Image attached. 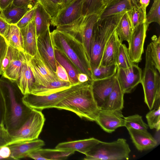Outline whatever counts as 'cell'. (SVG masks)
Instances as JSON below:
<instances>
[{"instance_id": "cell-23", "label": "cell", "mask_w": 160, "mask_h": 160, "mask_svg": "<svg viewBox=\"0 0 160 160\" xmlns=\"http://www.w3.org/2000/svg\"><path fill=\"white\" fill-rule=\"evenodd\" d=\"M124 95L117 80L112 90L100 109L122 111L124 108Z\"/></svg>"}, {"instance_id": "cell-51", "label": "cell", "mask_w": 160, "mask_h": 160, "mask_svg": "<svg viewBox=\"0 0 160 160\" xmlns=\"http://www.w3.org/2000/svg\"><path fill=\"white\" fill-rule=\"evenodd\" d=\"M13 1V0H0V11L7 8Z\"/></svg>"}, {"instance_id": "cell-3", "label": "cell", "mask_w": 160, "mask_h": 160, "mask_svg": "<svg viewBox=\"0 0 160 160\" xmlns=\"http://www.w3.org/2000/svg\"><path fill=\"white\" fill-rule=\"evenodd\" d=\"M92 82H88L71 93L54 108L69 111L80 118L95 121L100 108L93 96Z\"/></svg>"}, {"instance_id": "cell-37", "label": "cell", "mask_w": 160, "mask_h": 160, "mask_svg": "<svg viewBox=\"0 0 160 160\" xmlns=\"http://www.w3.org/2000/svg\"><path fill=\"white\" fill-rule=\"evenodd\" d=\"M134 63L130 59L126 45L122 43L120 45L116 63L118 68L126 69L129 68Z\"/></svg>"}, {"instance_id": "cell-5", "label": "cell", "mask_w": 160, "mask_h": 160, "mask_svg": "<svg viewBox=\"0 0 160 160\" xmlns=\"http://www.w3.org/2000/svg\"><path fill=\"white\" fill-rule=\"evenodd\" d=\"M145 67L141 83L143 87L144 101L150 110L160 107V77L151 59L149 44L146 50Z\"/></svg>"}, {"instance_id": "cell-13", "label": "cell", "mask_w": 160, "mask_h": 160, "mask_svg": "<svg viewBox=\"0 0 160 160\" xmlns=\"http://www.w3.org/2000/svg\"><path fill=\"white\" fill-rule=\"evenodd\" d=\"M95 122L104 131L108 133H111L125 125L122 111L100 109Z\"/></svg>"}, {"instance_id": "cell-60", "label": "cell", "mask_w": 160, "mask_h": 160, "mask_svg": "<svg viewBox=\"0 0 160 160\" xmlns=\"http://www.w3.org/2000/svg\"><path fill=\"white\" fill-rule=\"evenodd\" d=\"M2 158L0 157V159H2Z\"/></svg>"}, {"instance_id": "cell-22", "label": "cell", "mask_w": 160, "mask_h": 160, "mask_svg": "<svg viewBox=\"0 0 160 160\" xmlns=\"http://www.w3.org/2000/svg\"><path fill=\"white\" fill-rule=\"evenodd\" d=\"M100 140L94 138L61 142L55 148L67 150L77 151L85 155L88 153Z\"/></svg>"}, {"instance_id": "cell-15", "label": "cell", "mask_w": 160, "mask_h": 160, "mask_svg": "<svg viewBox=\"0 0 160 160\" xmlns=\"http://www.w3.org/2000/svg\"><path fill=\"white\" fill-rule=\"evenodd\" d=\"M116 80L115 75L109 78L92 81V88L93 96L100 109L112 90Z\"/></svg>"}, {"instance_id": "cell-26", "label": "cell", "mask_w": 160, "mask_h": 160, "mask_svg": "<svg viewBox=\"0 0 160 160\" xmlns=\"http://www.w3.org/2000/svg\"><path fill=\"white\" fill-rule=\"evenodd\" d=\"M34 6L29 5L19 7L12 3L6 9L0 11V15L10 24L16 25L24 14Z\"/></svg>"}, {"instance_id": "cell-45", "label": "cell", "mask_w": 160, "mask_h": 160, "mask_svg": "<svg viewBox=\"0 0 160 160\" xmlns=\"http://www.w3.org/2000/svg\"><path fill=\"white\" fill-rule=\"evenodd\" d=\"M12 47L8 44L7 52L2 63V74L8 68L12 57Z\"/></svg>"}, {"instance_id": "cell-28", "label": "cell", "mask_w": 160, "mask_h": 160, "mask_svg": "<svg viewBox=\"0 0 160 160\" xmlns=\"http://www.w3.org/2000/svg\"><path fill=\"white\" fill-rule=\"evenodd\" d=\"M35 23L37 38L50 27L51 19L42 7L38 3L35 9Z\"/></svg>"}, {"instance_id": "cell-20", "label": "cell", "mask_w": 160, "mask_h": 160, "mask_svg": "<svg viewBox=\"0 0 160 160\" xmlns=\"http://www.w3.org/2000/svg\"><path fill=\"white\" fill-rule=\"evenodd\" d=\"M26 62L24 52L12 47V57L8 66L2 75L10 80H16L23 64Z\"/></svg>"}, {"instance_id": "cell-43", "label": "cell", "mask_w": 160, "mask_h": 160, "mask_svg": "<svg viewBox=\"0 0 160 160\" xmlns=\"http://www.w3.org/2000/svg\"><path fill=\"white\" fill-rule=\"evenodd\" d=\"M8 44L5 38L0 35V75H2V61L7 52Z\"/></svg>"}, {"instance_id": "cell-38", "label": "cell", "mask_w": 160, "mask_h": 160, "mask_svg": "<svg viewBox=\"0 0 160 160\" xmlns=\"http://www.w3.org/2000/svg\"><path fill=\"white\" fill-rule=\"evenodd\" d=\"M50 15L51 24L55 20L59 13L61 6L56 0H36Z\"/></svg>"}, {"instance_id": "cell-39", "label": "cell", "mask_w": 160, "mask_h": 160, "mask_svg": "<svg viewBox=\"0 0 160 160\" xmlns=\"http://www.w3.org/2000/svg\"><path fill=\"white\" fill-rule=\"evenodd\" d=\"M152 62L159 72L160 73V37H156L149 44Z\"/></svg>"}, {"instance_id": "cell-49", "label": "cell", "mask_w": 160, "mask_h": 160, "mask_svg": "<svg viewBox=\"0 0 160 160\" xmlns=\"http://www.w3.org/2000/svg\"><path fill=\"white\" fill-rule=\"evenodd\" d=\"M11 154V150L8 146H3L0 148V157L2 159H11L10 158Z\"/></svg>"}, {"instance_id": "cell-1", "label": "cell", "mask_w": 160, "mask_h": 160, "mask_svg": "<svg viewBox=\"0 0 160 160\" xmlns=\"http://www.w3.org/2000/svg\"><path fill=\"white\" fill-rule=\"evenodd\" d=\"M0 91L5 106L4 125L9 134L22 125L32 109L24 103V95L15 81L2 75L0 78Z\"/></svg>"}, {"instance_id": "cell-21", "label": "cell", "mask_w": 160, "mask_h": 160, "mask_svg": "<svg viewBox=\"0 0 160 160\" xmlns=\"http://www.w3.org/2000/svg\"><path fill=\"white\" fill-rule=\"evenodd\" d=\"M20 30L23 38V52L31 56H34L37 50V38L34 18Z\"/></svg>"}, {"instance_id": "cell-18", "label": "cell", "mask_w": 160, "mask_h": 160, "mask_svg": "<svg viewBox=\"0 0 160 160\" xmlns=\"http://www.w3.org/2000/svg\"><path fill=\"white\" fill-rule=\"evenodd\" d=\"M82 0H77L64 10L60 11L51 23L57 27L69 24L82 16Z\"/></svg>"}, {"instance_id": "cell-42", "label": "cell", "mask_w": 160, "mask_h": 160, "mask_svg": "<svg viewBox=\"0 0 160 160\" xmlns=\"http://www.w3.org/2000/svg\"><path fill=\"white\" fill-rule=\"evenodd\" d=\"M37 5L32 8L28 11L16 24V25L20 29L26 27L31 21L34 18L35 9Z\"/></svg>"}, {"instance_id": "cell-44", "label": "cell", "mask_w": 160, "mask_h": 160, "mask_svg": "<svg viewBox=\"0 0 160 160\" xmlns=\"http://www.w3.org/2000/svg\"><path fill=\"white\" fill-rule=\"evenodd\" d=\"M56 74L58 78L61 80L70 82L68 74L65 69L56 61Z\"/></svg>"}, {"instance_id": "cell-27", "label": "cell", "mask_w": 160, "mask_h": 160, "mask_svg": "<svg viewBox=\"0 0 160 160\" xmlns=\"http://www.w3.org/2000/svg\"><path fill=\"white\" fill-rule=\"evenodd\" d=\"M56 61L63 66L66 70L70 82L72 85L80 82L78 81V76L81 73L71 61L60 51L54 49Z\"/></svg>"}, {"instance_id": "cell-24", "label": "cell", "mask_w": 160, "mask_h": 160, "mask_svg": "<svg viewBox=\"0 0 160 160\" xmlns=\"http://www.w3.org/2000/svg\"><path fill=\"white\" fill-rule=\"evenodd\" d=\"M74 85L70 82L59 79L44 86L34 85L30 93L37 95H46L67 89Z\"/></svg>"}, {"instance_id": "cell-40", "label": "cell", "mask_w": 160, "mask_h": 160, "mask_svg": "<svg viewBox=\"0 0 160 160\" xmlns=\"http://www.w3.org/2000/svg\"><path fill=\"white\" fill-rule=\"evenodd\" d=\"M148 127L151 129H155L157 131L160 129V107L150 110L146 115Z\"/></svg>"}, {"instance_id": "cell-2", "label": "cell", "mask_w": 160, "mask_h": 160, "mask_svg": "<svg viewBox=\"0 0 160 160\" xmlns=\"http://www.w3.org/2000/svg\"><path fill=\"white\" fill-rule=\"evenodd\" d=\"M54 49L63 53L81 73L92 81L90 61L82 43L70 34L55 29L51 32Z\"/></svg>"}, {"instance_id": "cell-47", "label": "cell", "mask_w": 160, "mask_h": 160, "mask_svg": "<svg viewBox=\"0 0 160 160\" xmlns=\"http://www.w3.org/2000/svg\"><path fill=\"white\" fill-rule=\"evenodd\" d=\"M38 3L36 0H13L12 4L16 6L22 7L29 5L34 6Z\"/></svg>"}, {"instance_id": "cell-9", "label": "cell", "mask_w": 160, "mask_h": 160, "mask_svg": "<svg viewBox=\"0 0 160 160\" xmlns=\"http://www.w3.org/2000/svg\"><path fill=\"white\" fill-rule=\"evenodd\" d=\"M79 82L65 90L46 95H37L29 93L24 95L23 101L24 104L31 109L42 110L54 108L55 107L66 97L74 91L89 82Z\"/></svg>"}, {"instance_id": "cell-55", "label": "cell", "mask_w": 160, "mask_h": 160, "mask_svg": "<svg viewBox=\"0 0 160 160\" xmlns=\"http://www.w3.org/2000/svg\"><path fill=\"white\" fill-rule=\"evenodd\" d=\"M149 2L150 0H139L140 6L146 10V8L148 5Z\"/></svg>"}, {"instance_id": "cell-32", "label": "cell", "mask_w": 160, "mask_h": 160, "mask_svg": "<svg viewBox=\"0 0 160 160\" xmlns=\"http://www.w3.org/2000/svg\"><path fill=\"white\" fill-rule=\"evenodd\" d=\"M46 160H61L66 159L70 155L73 154L74 151L56 149H42L37 150Z\"/></svg>"}, {"instance_id": "cell-16", "label": "cell", "mask_w": 160, "mask_h": 160, "mask_svg": "<svg viewBox=\"0 0 160 160\" xmlns=\"http://www.w3.org/2000/svg\"><path fill=\"white\" fill-rule=\"evenodd\" d=\"M44 145L43 141L38 139L14 143L7 146L11 150V159L18 160L28 157L30 154L41 148Z\"/></svg>"}, {"instance_id": "cell-12", "label": "cell", "mask_w": 160, "mask_h": 160, "mask_svg": "<svg viewBox=\"0 0 160 160\" xmlns=\"http://www.w3.org/2000/svg\"><path fill=\"white\" fill-rule=\"evenodd\" d=\"M115 75L123 93H129L141 83L142 71L138 65L134 64L127 68H118Z\"/></svg>"}, {"instance_id": "cell-30", "label": "cell", "mask_w": 160, "mask_h": 160, "mask_svg": "<svg viewBox=\"0 0 160 160\" xmlns=\"http://www.w3.org/2000/svg\"><path fill=\"white\" fill-rule=\"evenodd\" d=\"M126 13L132 30L137 26L146 21V10L138 4L133 6Z\"/></svg>"}, {"instance_id": "cell-53", "label": "cell", "mask_w": 160, "mask_h": 160, "mask_svg": "<svg viewBox=\"0 0 160 160\" xmlns=\"http://www.w3.org/2000/svg\"><path fill=\"white\" fill-rule=\"evenodd\" d=\"M9 142V136H0V148L3 146L8 145Z\"/></svg>"}, {"instance_id": "cell-34", "label": "cell", "mask_w": 160, "mask_h": 160, "mask_svg": "<svg viewBox=\"0 0 160 160\" xmlns=\"http://www.w3.org/2000/svg\"><path fill=\"white\" fill-rule=\"evenodd\" d=\"M115 31L121 43L125 41L128 42L132 30L126 12L122 15Z\"/></svg>"}, {"instance_id": "cell-48", "label": "cell", "mask_w": 160, "mask_h": 160, "mask_svg": "<svg viewBox=\"0 0 160 160\" xmlns=\"http://www.w3.org/2000/svg\"><path fill=\"white\" fill-rule=\"evenodd\" d=\"M5 108L3 98L0 91V126L4 125Z\"/></svg>"}, {"instance_id": "cell-33", "label": "cell", "mask_w": 160, "mask_h": 160, "mask_svg": "<svg viewBox=\"0 0 160 160\" xmlns=\"http://www.w3.org/2000/svg\"><path fill=\"white\" fill-rule=\"evenodd\" d=\"M92 79L96 80L104 79L116 74L118 67L116 64L102 66L98 67H91Z\"/></svg>"}, {"instance_id": "cell-8", "label": "cell", "mask_w": 160, "mask_h": 160, "mask_svg": "<svg viewBox=\"0 0 160 160\" xmlns=\"http://www.w3.org/2000/svg\"><path fill=\"white\" fill-rule=\"evenodd\" d=\"M45 120L41 111L32 109L22 125L18 129L9 134L10 142L8 144L38 139Z\"/></svg>"}, {"instance_id": "cell-7", "label": "cell", "mask_w": 160, "mask_h": 160, "mask_svg": "<svg viewBox=\"0 0 160 160\" xmlns=\"http://www.w3.org/2000/svg\"><path fill=\"white\" fill-rule=\"evenodd\" d=\"M99 18V15L96 14L82 16L69 24L56 27V29L68 33L79 40L90 61V42L96 23Z\"/></svg>"}, {"instance_id": "cell-54", "label": "cell", "mask_w": 160, "mask_h": 160, "mask_svg": "<svg viewBox=\"0 0 160 160\" xmlns=\"http://www.w3.org/2000/svg\"><path fill=\"white\" fill-rule=\"evenodd\" d=\"M120 0H102V3L104 7V10L107 8L116 3Z\"/></svg>"}, {"instance_id": "cell-10", "label": "cell", "mask_w": 160, "mask_h": 160, "mask_svg": "<svg viewBox=\"0 0 160 160\" xmlns=\"http://www.w3.org/2000/svg\"><path fill=\"white\" fill-rule=\"evenodd\" d=\"M25 54L27 63L34 77L33 85L44 86L59 79L56 74L44 61L37 48L36 53L33 56L25 53Z\"/></svg>"}, {"instance_id": "cell-11", "label": "cell", "mask_w": 160, "mask_h": 160, "mask_svg": "<svg viewBox=\"0 0 160 160\" xmlns=\"http://www.w3.org/2000/svg\"><path fill=\"white\" fill-rule=\"evenodd\" d=\"M146 21L132 30L128 43V51L132 61L137 63L140 62L143 52V47L149 26Z\"/></svg>"}, {"instance_id": "cell-31", "label": "cell", "mask_w": 160, "mask_h": 160, "mask_svg": "<svg viewBox=\"0 0 160 160\" xmlns=\"http://www.w3.org/2000/svg\"><path fill=\"white\" fill-rule=\"evenodd\" d=\"M8 44L23 51L22 36L20 29L16 25H11L9 31L5 38Z\"/></svg>"}, {"instance_id": "cell-52", "label": "cell", "mask_w": 160, "mask_h": 160, "mask_svg": "<svg viewBox=\"0 0 160 160\" xmlns=\"http://www.w3.org/2000/svg\"><path fill=\"white\" fill-rule=\"evenodd\" d=\"M77 0H64L63 3L61 6L59 12L68 8L74 3Z\"/></svg>"}, {"instance_id": "cell-29", "label": "cell", "mask_w": 160, "mask_h": 160, "mask_svg": "<svg viewBox=\"0 0 160 160\" xmlns=\"http://www.w3.org/2000/svg\"><path fill=\"white\" fill-rule=\"evenodd\" d=\"M132 7L128 0H120L106 8L100 15V18L103 19L126 12Z\"/></svg>"}, {"instance_id": "cell-36", "label": "cell", "mask_w": 160, "mask_h": 160, "mask_svg": "<svg viewBox=\"0 0 160 160\" xmlns=\"http://www.w3.org/2000/svg\"><path fill=\"white\" fill-rule=\"evenodd\" d=\"M125 127L127 129L132 128L136 130L146 131L148 126L143 121L142 116L138 114L124 117Z\"/></svg>"}, {"instance_id": "cell-4", "label": "cell", "mask_w": 160, "mask_h": 160, "mask_svg": "<svg viewBox=\"0 0 160 160\" xmlns=\"http://www.w3.org/2000/svg\"><path fill=\"white\" fill-rule=\"evenodd\" d=\"M125 13L99 18L96 23L90 43L91 67L100 65L104 48Z\"/></svg>"}, {"instance_id": "cell-35", "label": "cell", "mask_w": 160, "mask_h": 160, "mask_svg": "<svg viewBox=\"0 0 160 160\" xmlns=\"http://www.w3.org/2000/svg\"><path fill=\"white\" fill-rule=\"evenodd\" d=\"M104 10L102 0H82V15L96 14L100 16Z\"/></svg>"}, {"instance_id": "cell-19", "label": "cell", "mask_w": 160, "mask_h": 160, "mask_svg": "<svg viewBox=\"0 0 160 160\" xmlns=\"http://www.w3.org/2000/svg\"><path fill=\"white\" fill-rule=\"evenodd\" d=\"M121 43L115 30L104 48L100 65L116 64L119 48Z\"/></svg>"}, {"instance_id": "cell-17", "label": "cell", "mask_w": 160, "mask_h": 160, "mask_svg": "<svg viewBox=\"0 0 160 160\" xmlns=\"http://www.w3.org/2000/svg\"><path fill=\"white\" fill-rule=\"evenodd\" d=\"M133 143L140 151L148 150L155 147L158 142L148 130L127 128Z\"/></svg>"}, {"instance_id": "cell-58", "label": "cell", "mask_w": 160, "mask_h": 160, "mask_svg": "<svg viewBox=\"0 0 160 160\" xmlns=\"http://www.w3.org/2000/svg\"><path fill=\"white\" fill-rule=\"evenodd\" d=\"M57 2L61 6V7L62 4L64 0H56Z\"/></svg>"}, {"instance_id": "cell-50", "label": "cell", "mask_w": 160, "mask_h": 160, "mask_svg": "<svg viewBox=\"0 0 160 160\" xmlns=\"http://www.w3.org/2000/svg\"><path fill=\"white\" fill-rule=\"evenodd\" d=\"M78 82L81 83H84L88 81H92L89 79L86 74L82 73H80L78 74Z\"/></svg>"}, {"instance_id": "cell-56", "label": "cell", "mask_w": 160, "mask_h": 160, "mask_svg": "<svg viewBox=\"0 0 160 160\" xmlns=\"http://www.w3.org/2000/svg\"><path fill=\"white\" fill-rule=\"evenodd\" d=\"M0 136H9L8 133L4 126H0Z\"/></svg>"}, {"instance_id": "cell-6", "label": "cell", "mask_w": 160, "mask_h": 160, "mask_svg": "<svg viewBox=\"0 0 160 160\" xmlns=\"http://www.w3.org/2000/svg\"><path fill=\"white\" fill-rule=\"evenodd\" d=\"M131 149L123 138L106 142L101 141L87 154L84 160H124L129 158Z\"/></svg>"}, {"instance_id": "cell-57", "label": "cell", "mask_w": 160, "mask_h": 160, "mask_svg": "<svg viewBox=\"0 0 160 160\" xmlns=\"http://www.w3.org/2000/svg\"><path fill=\"white\" fill-rule=\"evenodd\" d=\"M131 5L133 7V6L138 4V3L135 0H128Z\"/></svg>"}, {"instance_id": "cell-41", "label": "cell", "mask_w": 160, "mask_h": 160, "mask_svg": "<svg viewBox=\"0 0 160 160\" xmlns=\"http://www.w3.org/2000/svg\"><path fill=\"white\" fill-rule=\"evenodd\" d=\"M146 21L149 24L155 22L160 25V0H154L149 11L146 15Z\"/></svg>"}, {"instance_id": "cell-14", "label": "cell", "mask_w": 160, "mask_h": 160, "mask_svg": "<svg viewBox=\"0 0 160 160\" xmlns=\"http://www.w3.org/2000/svg\"><path fill=\"white\" fill-rule=\"evenodd\" d=\"M37 48L44 61L56 74V61L49 27L37 38Z\"/></svg>"}, {"instance_id": "cell-25", "label": "cell", "mask_w": 160, "mask_h": 160, "mask_svg": "<svg viewBox=\"0 0 160 160\" xmlns=\"http://www.w3.org/2000/svg\"><path fill=\"white\" fill-rule=\"evenodd\" d=\"M15 81L24 95L30 93L34 83V79L26 62L23 64L20 73Z\"/></svg>"}, {"instance_id": "cell-59", "label": "cell", "mask_w": 160, "mask_h": 160, "mask_svg": "<svg viewBox=\"0 0 160 160\" xmlns=\"http://www.w3.org/2000/svg\"><path fill=\"white\" fill-rule=\"evenodd\" d=\"M135 0L136 1V2H137L138 3L139 2V0Z\"/></svg>"}, {"instance_id": "cell-46", "label": "cell", "mask_w": 160, "mask_h": 160, "mask_svg": "<svg viewBox=\"0 0 160 160\" xmlns=\"http://www.w3.org/2000/svg\"><path fill=\"white\" fill-rule=\"evenodd\" d=\"M11 25L0 15V35L5 38L9 31Z\"/></svg>"}]
</instances>
